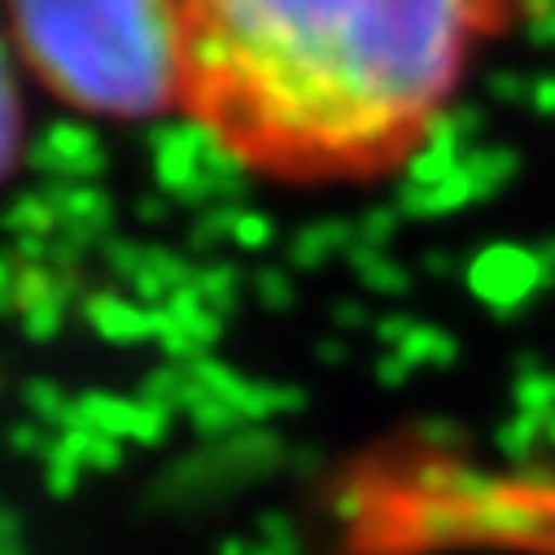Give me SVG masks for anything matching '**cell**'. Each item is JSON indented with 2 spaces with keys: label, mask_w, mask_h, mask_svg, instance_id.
<instances>
[{
  "label": "cell",
  "mask_w": 555,
  "mask_h": 555,
  "mask_svg": "<svg viewBox=\"0 0 555 555\" xmlns=\"http://www.w3.org/2000/svg\"><path fill=\"white\" fill-rule=\"evenodd\" d=\"M546 0H176V114L275 189H367L421 158Z\"/></svg>",
  "instance_id": "cell-1"
},
{
  "label": "cell",
  "mask_w": 555,
  "mask_h": 555,
  "mask_svg": "<svg viewBox=\"0 0 555 555\" xmlns=\"http://www.w3.org/2000/svg\"><path fill=\"white\" fill-rule=\"evenodd\" d=\"M14 57L0 40V180H5L23 158V96L14 79Z\"/></svg>",
  "instance_id": "cell-3"
},
{
  "label": "cell",
  "mask_w": 555,
  "mask_h": 555,
  "mask_svg": "<svg viewBox=\"0 0 555 555\" xmlns=\"http://www.w3.org/2000/svg\"><path fill=\"white\" fill-rule=\"evenodd\" d=\"M0 40L75 114H176V0H0Z\"/></svg>",
  "instance_id": "cell-2"
}]
</instances>
